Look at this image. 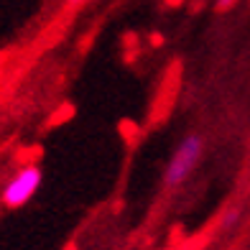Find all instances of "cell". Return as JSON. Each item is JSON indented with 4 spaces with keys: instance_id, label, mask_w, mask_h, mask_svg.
Segmentation results:
<instances>
[{
    "instance_id": "7a4b0ae2",
    "label": "cell",
    "mask_w": 250,
    "mask_h": 250,
    "mask_svg": "<svg viewBox=\"0 0 250 250\" xmlns=\"http://www.w3.org/2000/svg\"><path fill=\"white\" fill-rule=\"evenodd\" d=\"M41 181H43V174H41V168L36 164H28L23 168H18V171L13 174V179L3 187V204L10 207V209L23 207V204L31 202L33 194L39 191Z\"/></svg>"
},
{
    "instance_id": "6da1fadb",
    "label": "cell",
    "mask_w": 250,
    "mask_h": 250,
    "mask_svg": "<svg viewBox=\"0 0 250 250\" xmlns=\"http://www.w3.org/2000/svg\"><path fill=\"white\" fill-rule=\"evenodd\" d=\"M204 151V138L199 133H189L184 141L176 146L174 156L168 158V164L164 168V189H176L191 176V171L197 168L199 158Z\"/></svg>"
},
{
    "instance_id": "3957f363",
    "label": "cell",
    "mask_w": 250,
    "mask_h": 250,
    "mask_svg": "<svg viewBox=\"0 0 250 250\" xmlns=\"http://www.w3.org/2000/svg\"><path fill=\"white\" fill-rule=\"evenodd\" d=\"M237 220H240V207H230L222 220V230H232V227L237 225Z\"/></svg>"
},
{
    "instance_id": "277c9868",
    "label": "cell",
    "mask_w": 250,
    "mask_h": 250,
    "mask_svg": "<svg viewBox=\"0 0 250 250\" xmlns=\"http://www.w3.org/2000/svg\"><path fill=\"white\" fill-rule=\"evenodd\" d=\"M237 5V0H214V10L217 13H227V10H232Z\"/></svg>"
},
{
    "instance_id": "5b68a950",
    "label": "cell",
    "mask_w": 250,
    "mask_h": 250,
    "mask_svg": "<svg viewBox=\"0 0 250 250\" xmlns=\"http://www.w3.org/2000/svg\"><path fill=\"white\" fill-rule=\"evenodd\" d=\"M84 0H66V8H77V5H82Z\"/></svg>"
}]
</instances>
